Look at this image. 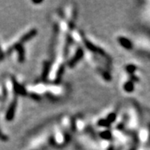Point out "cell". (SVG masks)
I'll list each match as a JSON object with an SVG mask.
<instances>
[{"label":"cell","instance_id":"cell-1","mask_svg":"<svg viewBox=\"0 0 150 150\" xmlns=\"http://www.w3.org/2000/svg\"><path fill=\"white\" fill-rule=\"evenodd\" d=\"M16 107H17V101L16 99L12 103L10 104V106L8 108V111H7V113H6V119L8 121H11L13 117H14V113H15V111H16Z\"/></svg>","mask_w":150,"mask_h":150},{"label":"cell","instance_id":"cell-2","mask_svg":"<svg viewBox=\"0 0 150 150\" xmlns=\"http://www.w3.org/2000/svg\"><path fill=\"white\" fill-rule=\"evenodd\" d=\"M36 33H37V31H36L35 29H33V30H31L29 33H26L23 37L22 38L21 41L19 42V44H22L23 42H26V41H28V39H30L31 38H33V36H35Z\"/></svg>","mask_w":150,"mask_h":150},{"label":"cell","instance_id":"cell-3","mask_svg":"<svg viewBox=\"0 0 150 150\" xmlns=\"http://www.w3.org/2000/svg\"><path fill=\"white\" fill-rule=\"evenodd\" d=\"M15 48L18 49V59H19V62H23L24 60V50L22 47V44L18 43L15 45Z\"/></svg>","mask_w":150,"mask_h":150},{"label":"cell","instance_id":"cell-4","mask_svg":"<svg viewBox=\"0 0 150 150\" xmlns=\"http://www.w3.org/2000/svg\"><path fill=\"white\" fill-rule=\"evenodd\" d=\"M83 56V50L82 49H79L78 50V52L76 53V55H75L74 58H73V59L71 60V62L69 63L70 66H73V65H74L78 61H79V59H81V57Z\"/></svg>","mask_w":150,"mask_h":150},{"label":"cell","instance_id":"cell-5","mask_svg":"<svg viewBox=\"0 0 150 150\" xmlns=\"http://www.w3.org/2000/svg\"><path fill=\"white\" fill-rule=\"evenodd\" d=\"M14 89H15L17 93H18V94H21V95H26L27 94L25 89L21 85H19L18 83H17L15 81H14Z\"/></svg>","mask_w":150,"mask_h":150},{"label":"cell","instance_id":"cell-6","mask_svg":"<svg viewBox=\"0 0 150 150\" xmlns=\"http://www.w3.org/2000/svg\"><path fill=\"white\" fill-rule=\"evenodd\" d=\"M48 71H49V64H46L44 66V69H43V78L45 79L46 76L48 75Z\"/></svg>","mask_w":150,"mask_h":150},{"label":"cell","instance_id":"cell-7","mask_svg":"<svg viewBox=\"0 0 150 150\" xmlns=\"http://www.w3.org/2000/svg\"><path fill=\"white\" fill-rule=\"evenodd\" d=\"M0 139L4 140V141H6V140L8 139V137H6L5 135H4L1 131H0Z\"/></svg>","mask_w":150,"mask_h":150}]
</instances>
